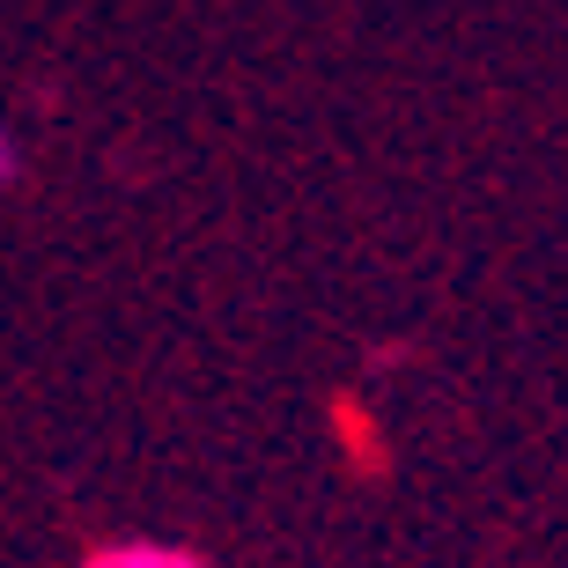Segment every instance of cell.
Returning a JSON list of instances; mask_svg holds the SVG:
<instances>
[{
    "label": "cell",
    "mask_w": 568,
    "mask_h": 568,
    "mask_svg": "<svg viewBox=\"0 0 568 568\" xmlns=\"http://www.w3.org/2000/svg\"><path fill=\"white\" fill-rule=\"evenodd\" d=\"M82 568H207V561L185 554V547H163V539H111V547H97Z\"/></svg>",
    "instance_id": "cell-1"
},
{
    "label": "cell",
    "mask_w": 568,
    "mask_h": 568,
    "mask_svg": "<svg viewBox=\"0 0 568 568\" xmlns=\"http://www.w3.org/2000/svg\"><path fill=\"white\" fill-rule=\"evenodd\" d=\"M22 178H30V141H22V126L0 111V192H16Z\"/></svg>",
    "instance_id": "cell-2"
}]
</instances>
